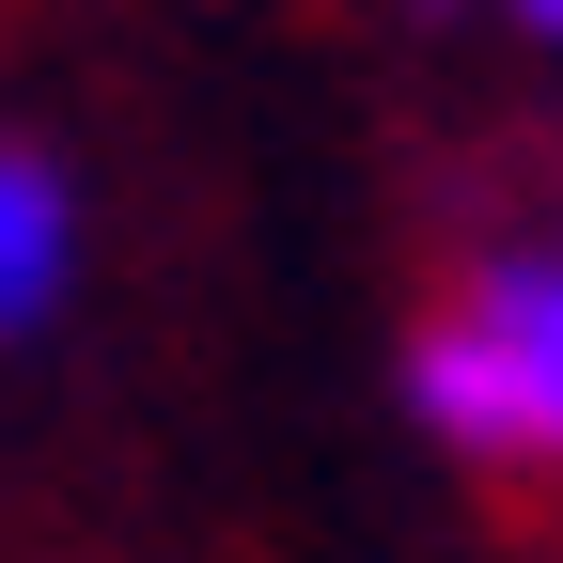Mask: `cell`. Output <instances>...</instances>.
Wrapping results in <instances>:
<instances>
[{
	"label": "cell",
	"instance_id": "1",
	"mask_svg": "<svg viewBox=\"0 0 563 563\" xmlns=\"http://www.w3.org/2000/svg\"><path fill=\"white\" fill-rule=\"evenodd\" d=\"M407 407L439 454L501 485H563V220L439 282V313L407 329Z\"/></svg>",
	"mask_w": 563,
	"mask_h": 563
},
{
	"label": "cell",
	"instance_id": "2",
	"mask_svg": "<svg viewBox=\"0 0 563 563\" xmlns=\"http://www.w3.org/2000/svg\"><path fill=\"white\" fill-rule=\"evenodd\" d=\"M63 282H79V188H63L32 141H0V344L47 329Z\"/></svg>",
	"mask_w": 563,
	"mask_h": 563
},
{
	"label": "cell",
	"instance_id": "3",
	"mask_svg": "<svg viewBox=\"0 0 563 563\" xmlns=\"http://www.w3.org/2000/svg\"><path fill=\"white\" fill-rule=\"evenodd\" d=\"M501 16H517V32H532V47H563V0H501Z\"/></svg>",
	"mask_w": 563,
	"mask_h": 563
}]
</instances>
